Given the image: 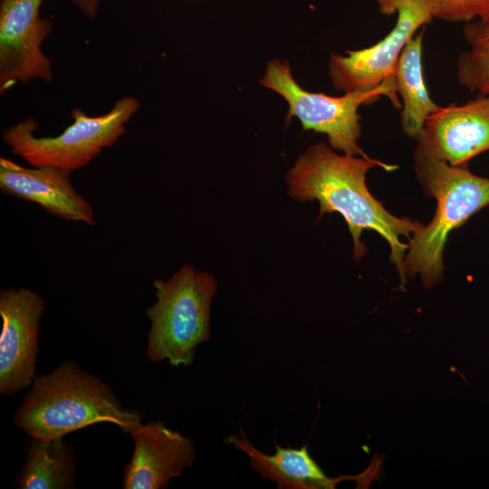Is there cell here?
<instances>
[{"instance_id": "cell-1", "label": "cell", "mask_w": 489, "mask_h": 489, "mask_svg": "<svg viewBox=\"0 0 489 489\" xmlns=\"http://www.w3.org/2000/svg\"><path fill=\"white\" fill-rule=\"evenodd\" d=\"M376 166L387 171L398 168L369 157L339 155L331 146L319 142L301 155L288 171V195L300 202L318 201L319 218L332 212L342 216L353 239V256L357 261L367 252L361 241L363 231L377 232L390 247V261L397 267L403 287L404 258L408 244H404L400 237L410 238L424 225L393 216L370 194L366 174Z\"/></svg>"}, {"instance_id": "cell-2", "label": "cell", "mask_w": 489, "mask_h": 489, "mask_svg": "<svg viewBox=\"0 0 489 489\" xmlns=\"http://www.w3.org/2000/svg\"><path fill=\"white\" fill-rule=\"evenodd\" d=\"M143 415L128 408L99 376L64 361L36 376L14 415L31 437L65 436L95 423H110L129 434Z\"/></svg>"}, {"instance_id": "cell-3", "label": "cell", "mask_w": 489, "mask_h": 489, "mask_svg": "<svg viewBox=\"0 0 489 489\" xmlns=\"http://www.w3.org/2000/svg\"><path fill=\"white\" fill-rule=\"evenodd\" d=\"M415 157L417 178L426 195L436 200L435 216L409 238L404 258L406 277L419 274L427 288L442 280L443 252L449 234L489 206V177L473 174L468 166Z\"/></svg>"}, {"instance_id": "cell-4", "label": "cell", "mask_w": 489, "mask_h": 489, "mask_svg": "<svg viewBox=\"0 0 489 489\" xmlns=\"http://www.w3.org/2000/svg\"><path fill=\"white\" fill-rule=\"evenodd\" d=\"M155 302L146 309L150 321L146 356L151 362L189 366L197 347L210 337V309L217 284L206 272L184 264L167 281L155 280Z\"/></svg>"}, {"instance_id": "cell-5", "label": "cell", "mask_w": 489, "mask_h": 489, "mask_svg": "<svg viewBox=\"0 0 489 489\" xmlns=\"http://www.w3.org/2000/svg\"><path fill=\"white\" fill-rule=\"evenodd\" d=\"M134 97L118 99L105 114L88 116L82 110H72V123L54 137H36L34 118L3 129L2 140L11 153L33 167H53L71 172L80 169L111 147L125 132L126 124L139 109Z\"/></svg>"}, {"instance_id": "cell-6", "label": "cell", "mask_w": 489, "mask_h": 489, "mask_svg": "<svg viewBox=\"0 0 489 489\" xmlns=\"http://www.w3.org/2000/svg\"><path fill=\"white\" fill-rule=\"evenodd\" d=\"M260 82L282 95L289 105L286 121L296 117L303 130H314L327 136L330 146L345 155L368 157L358 140L360 137V116L358 109L362 104L387 97L394 107H402L395 77L384 81L370 91H358L332 97L308 91L295 82L287 62L270 61Z\"/></svg>"}, {"instance_id": "cell-7", "label": "cell", "mask_w": 489, "mask_h": 489, "mask_svg": "<svg viewBox=\"0 0 489 489\" xmlns=\"http://www.w3.org/2000/svg\"><path fill=\"white\" fill-rule=\"evenodd\" d=\"M384 14H397L392 30L374 45L346 55L331 53L329 74L333 86L345 93L370 91L395 77L398 57L416 32L432 19L427 0H377Z\"/></svg>"}, {"instance_id": "cell-8", "label": "cell", "mask_w": 489, "mask_h": 489, "mask_svg": "<svg viewBox=\"0 0 489 489\" xmlns=\"http://www.w3.org/2000/svg\"><path fill=\"white\" fill-rule=\"evenodd\" d=\"M45 302L28 288L0 292V393L13 397L35 379L39 331Z\"/></svg>"}, {"instance_id": "cell-9", "label": "cell", "mask_w": 489, "mask_h": 489, "mask_svg": "<svg viewBox=\"0 0 489 489\" xmlns=\"http://www.w3.org/2000/svg\"><path fill=\"white\" fill-rule=\"evenodd\" d=\"M43 0H1L0 92L33 79L51 82L52 63L41 46L53 24L40 16Z\"/></svg>"}, {"instance_id": "cell-10", "label": "cell", "mask_w": 489, "mask_h": 489, "mask_svg": "<svg viewBox=\"0 0 489 489\" xmlns=\"http://www.w3.org/2000/svg\"><path fill=\"white\" fill-rule=\"evenodd\" d=\"M416 140L415 156L468 166L473 158L489 150V97L476 95L464 104L440 106Z\"/></svg>"}, {"instance_id": "cell-11", "label": "cell", "mask_w": 489, "mask_h": 489, "mask_svg": "<svg viewBox=\"0 0 489 489\" xmlns=\"http://www.w3.org/2000/svg\"><path fill=\"white\" fill-rule=\"evenodd\" d=\"M129 435L133 453L123 472L124 489H163L194 465V441L163 421L141 423Z\"/></svg>"}, {"instance_id": "cell-12", "label": "cell", "mask_w": 489, "mask_h": 489, "mask_svg": "<svg viewBox=\"0 0 489 489\" xmlns=\"http://www.w3.org/2000/svg\"><path fill=\"white\" fill-rule=\"evenodd\" d=\"M72 172L53 167L24 168L0 158V191L39 205L61 219L88 225L95 223L91 203L74 188Z\"/></svg>"}, {"instance_id": "cell-13", "label": "cell", "mask_w": 489, "mask_h": 489, "mask_svg": "<svg viewBox=\"0 0 489 489\" xmlns=\"http://www.w3.org/2000/svg\"><path fill=\"white\" fill-rule=\"evenodd\" d=\"M225 442L245 453L251 468L281 489H332L343 480L361 479V475L328 476L311 456L307 444L292 448L275 443V453L267 455L249 442L243 429L239 435H230Z\"/></svg>"}, {"instance_id": "cell-14", "label": "cell", "mask_w": 489, "mask_h": 489, "mask_svg": "<svg viewBox=\"0 0 489 489\" xmlns=\"http://www.w3.org/2000/svg\"><path fill=\"white\" fill-rule=\"evenodd\" d=\"M423 31L411 38L401 52L395 69V82L401 99V126L405 134L417 139L427 118L440 106L430 97L423 77Z\"/></svg>"}, {"instance_id": "cell-15", "label": "cell", "mask_w": 489, "mask_h": 489, "mask_svg": "<svg viewBox=\"0 0 489 489\" xmlns=\"http://www.w3.org/2000/svg\"><path fill=\"white\" fill-rule=\"evenodd\" d=\"M76 473V458L64 436L32 437L16 484L21 489H72Z\"/></svg>"}, {"instance_id": "cell-16", "label": "cell", "mask_w": 489, "mask_h": 489, "mask_svg": "<svg viewBox=\"0 0 489 489\" xmlns=\"http://www.w3.org/2000/svg\"><path fill=\"white\" fill-rule=\"evenodd\" d=\"M467 50L457 60L459 83L471 93L489 97V16L465 24Z\"/></svg>"}, {"instance_id": "cell-17", "label": "cell", "mask_w": 489, "mask_h": 489, "mask_svg": "<svg viewBox=\"0 0 489 489\" xmlns=\"http://www.w3.org/2000/svg\"><path fill=\"white\" fill-rule=\"evenodd\" d=\"M433 19L470 23L489 16V0H427Z\"/></svg>"}, {"instance_id": "cell-18", "label": "cell", "mask_w": 489, "mask_h": 489, "mask_svg": "<svg viewBox=\"0 0 489 489\" xmlns=\"http://www.w3.org/2000/svg\"><path fill=\"white\" fill-rule=\"evenodd\" d=\"M74 5L88 18L96 17L101 0H71Z\"/></svg>"}]
</instances>
